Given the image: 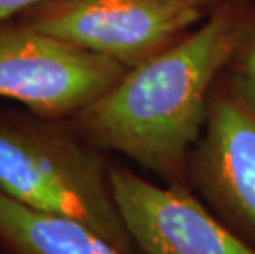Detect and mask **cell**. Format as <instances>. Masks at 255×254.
<instances>
[{
    "mask_svg": "<svg viewBox=\"0 0 255 254\" xmlns=\"http://www.w3.org/2000/svg\"><path fill=\"white\" fill-rule=\"evenodd\" d=\"M45 2L48 0H0V23L18 18L20 15Z\"/></svg>",
    "mask_w": 255,
    "mask_h": 254,
    "instance_id": "9c48e42d",
    "label": "cell"
},
{
    "mask_svg": "<svg viewBox=\"0 0 255 254\" xmlns=\"http://www.w3.org/2000/svg\"><path fill=\"white\" fill-rule=\"evenodd\" d=\"M188 180L222 221L255 246V112L234 94L224 74L211 94Z\"/></svg>",
    "mask_w": 255,
    "mask_h": 254,
    "instance_id": "8992f818",
    "label": "cell"
},
{
    "mask_svg": "<svg viewBox=\"0 0 255 254\" xmlns=\"http://www.w3.org/2000/svg\"><path fill=\"white\" fill-rule=\"evenodd\" d=\"M109 180L138 254H255L188 185H158L122 165H109Z\"/></svg>",
    "mask_w": 255,
    "mask_h": 254,
    "instance_id": "5b68a950",
    "label": "cell"
},
{
    "mask_svg": "<svg viewBox=\"0 0 255 254\" xmlns=\"http://www.w3.org/2000/svg\"><path fill=\"white\" fill-rule=\"evenodd\" d=\"M255 5L221 0L206 20L126 74L68 119L102 152H116L173 185H189L188 165L211 94L242 40Z\"/></svg>",
    "mask_w": 255,
    "mask_h": 254,
    "instance_id": "6da1fadb",
    "label": "cell"
},
{
    "mask_svg": "<svg viewBox=\"0 0 255 254\" xmlns=\"http://www.w3.org/2000/svg\"><path fill=\"white\" fill-rule=\"evenodd\" d=\"M0 246L7 254H124L83 221L38 212L2 193Z\"/></svg>",
    "mask_w": 255,
    "mask_h": 254,
    "instance_id": "52a82bcc",
    "label": "cell"
},
{
    "mask_svg": "<svg viewBox=\"0 0 255 254\" xmlns=\"http://www.w3.org/2000/svg\"><path fill=\"white\" fill-rule=\"evenodd\" d=\"M0 193L83 221L124 254H138L117 210L102 150L68 121L0 111Z\"/></svg>",
    "mask_w": 255,
    "mask_h": 254,
    "instance_id": "7a4b0ae2",
    "label": "cell"
},
{
    "mask_svg": "<svg viewBox=\"0 0 255 254\" xmlns=\"http://www.w3.org/2000/svg\"><path fill=\"white\" fill-rule=\"evenodd\" d=\"M165 2L181 3V5H188V7L204 10V7H208V5H211V3H219L221 0H165Z\"/></svg>",
    "mask_w": 255,
    "mask_h": 254,
    "instance_id": "30bf717a",
    "label": "cell"
},
{
    "mask_svg": "<svg viewBox=\"0 0 255 254\" xmlns=\"http://www.w3.org/2000/svg\"><path fill=\"white\" fill-rule=\"evenodd\" d=\"M119 63L43 33L21 20L0 23V98L41 117L68 121L126 74Z\"/></svg>",
    "mask_w": 255,
    "mask_h": 254,
    "instance_id": "3957f363",
    "label": "cell"
},
{
    "mask_svg": "<svg viewBox=\"0 0 255 254\" xmlns=\"http://www.w3.org/2000/svg\"><path fill=\"white\" fill-rule=\"evenodd\" d=\"M203 12L165 0H48L18 20L132 69L191 31Z\"/></svg>",
    "mask_w": 255,
    "mask_h": 254,
    "instance_id": "277c9868",
    "label": "cell"
},
{
    "mask_svg": "<svg viewBox=\"0 0 255 254\" xmlns=\"http://www.w3.org/2000/svg\"><path fill=\"white\" fill-rule=\"evenodd\" d=\"M224 78L237 98L255 112V7L246 33L227 64Z\"/></svg>",
    "mask_w": 255,
    "mask_h": 254,
    "instance_id": "ba28073f",
    "label": "cell"
}]
</instances>
